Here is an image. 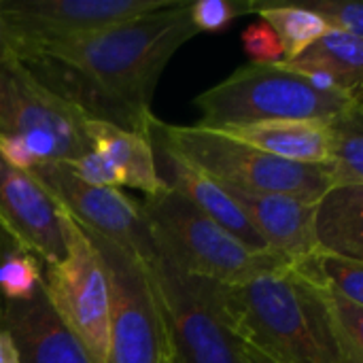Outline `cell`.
<instances>
[{
  "instance_id": "4fadbf2b",
  "label": "cell",
  "mask_w": 363,
  "mask_h": 363,
  "mask_svg": "<svg viewBox=\"0 0 363 363\" xmlns=\"http://www.w3.org/2000/svg\"><path fill=\"white\" fill-rule=\"evenodd\" d=\"M0 230L45 264H55L66 257L60 204L30 172L15 170L2 160Z\"/></svg>"
},
{
  "instance_id": "d6986e66",
  "label": "cell",
  "mask_w": 363,
  "mask_h": 363,
  "mask_svg": "<svg viewBox=\"0 0 363 363\" xmlns=\"http://www.w3.org/2000/svg\"><path fill=\"white\" fill-rule=\"evenodd\" d=\"M281 64L289 70L328 72L338 81V85L347 94L362 96L363 38H357L349 32L330 28L300 57Z\"/></svg>"
},
{
  "instance_id": "7402d4cb",
  "label": "cell",
  "mask_w": 363,
  "mask_h": 363,
  "mask_svg": "<svg viewBox=\"0 0 363 363\" xmlns=\"http://www.w3.org/2000/svg\"><path fill=\"white\" fill-rule=\"evenodd\" d=\"M289 268L308 283L336 291L353 304L363 306V262H353L323 249H315Z\"/></svg>"
},
{
  "instance_id": "30bf717a",
  "label": "cell",
  "mask_w": 363,
  "mask_h": 363,
  "mask_svg": "<svg viewBox=\"0 0 363 363\" xmlns=\"http://www.w3.org/2000/svg\"><path fill=\"white\" fill-rule=\"evenodd\" d=\"M28 172L81 228L108 238L143 264L155 257L153 236L140 211V202L123 196L119 189L83 183L62 162H38Z\"/></svg>"
},
{
  "instance_id": "d4e9b609",
  "label": "cell",
  "mask_w": 363,
  "mask_h": 363,
  "mask_svg": "<svg viewBox=\"0 0 363 363\" xmlns=\"http://www.w3.org/2000/svg\"><path fill=\"white\" fill-rule=\"evenodd\" d=\"M242 13H251V0H198L189 4V17L198 32H223Z\"/></svg>"
},
{
  "instance_id": "ba28073f",
  "label": "cell",
  "mask_w": 363,
  "mask_h": 363,
  "mask_svg": "<svg viewBox=\"0 0 363 363\" xmlns=\"http://www.w3.org/2000/svg\"><path fill=\"white\" fill-rule=\"evenodd\" d=\"M96 247L108 283L106 363H170L157 296L147 266L104 236L83 228Z\"/></svg>"
},
{
  "instance_id": "8992f818",
  "label": "cell",
  "mask_w": 363,
  "mask_h": 363,
  "mask_svg": "<svg viewBox=\"0 0 363 363\" xmlns=\"http://www.w3.org/2000/svg\"><path fill=\"white\" fill-rule=\"evenodd\" d=\"M85 113L47 87L21 60L0 55V134L19 138L38 162H72L91 143Z\"/></svg>"
},
{
  "instance_id": "6da1fadb",
  "label": "cell",
  "mask_w": 363,
  "mask_h": 363,
  "mask_svg": "<svg viewBox=\"0 0 363 363\" xmlns=\"http://www.w3.org/2000/svg\"><path fill=\"white\" fill-rule=\"evenodd\" d=\"M187 0L91 34L36 45L21 60L85 117L145 134L157 81L196 34Z\"/></svg>"
},
{
  "instance_id": "9c48e42d",
  "label": "cell",
  "mask_w": 363,
  "mask_h": 363,
  "mask_svg": "<svg viewBox=\"0 0 363 363\" xmlns=\"http://www.w3.org/2000/svg\"><path fill=\"white\" fill-rule=\"evenodd\" d=\"M60 228L66 242V257L45 264L43 291L81 342L91 363H106L108 355V283L102 259L83 228L60 206Z\"/></svg>"
},
{
  "instance_id": "44dd1931",
  "label": "cell",
  "mask_w": 363,
  "mask_h": 363,
  "mask_svg": "<svg viewBox=\"0 0 363 363\" xmlns=\"http://www.w3.org/2000/svg\"><path fill=\"white\" fill-rule=\"evenodd\" d=\"M332 140L328 172L332 187L363 185V104H357L330 121Z\"/></svg>"
},
{
  "instance_id": "7c38bea8",
  "label": "cell",
  "mask_w": 363,
  "mask_h": 363,
  "mask_svg": "<svg viewBox=\"0 0 363 363\" xmlns=\"http://www.w3.org/2000/svg\"><path fill=\"white\" fill-rule=\"evenodd\" d=\"M145 136L149 138V145L153 151L155 172L168 191H174L187 202H191L198 211H202L223 230L234 234L249 249L270 251L266 242L259 238V234L253 230V225L249 223L247 215L225 194V189L217 181H213L208 174H204L200 168H196L191 162H187L170 145L164 132V121L157 119L153 113L147 117Z\"/></svg>"
},
{
  "instance_id": "5b68a950",
  "label": "cell",
  "mask_w": 363,
  "mask_h": 363,
  "mask_svg": "<svg viewBox=\"0 0 363 363\" xmlns=\"http://www.w3.org/2000/svg\"><path fill=\"white\" fill-rule=\"evenodd\" d=\"M164 132L187 162L223 187L281 194L306 204H317L332 187L325 166L291 164L198 125L164 123Z\"/></svg>"
},
{
  "instance_id": "277c9868",
  "label": "cell",
  "mask_w": 363,
  "mask_h": 363,
  "mask_svg": "<svg viewBox=\"0 0 363 363\" xmlns=\"http://www.w3.org/2000/svg\"><path fill=\"white\" fill-rule=\"evenodd\" d=\"M200 111L198 128L219 130L279 119L332 121L345 111L362 104L347 94H323L302 74L277 64H247L221 83L194 98Z\"/></svg>"
},
{
  "instance_id": "8fae6325",
  "label": "cell",
  "mask_w": 363,
  "mask_h": 363,
  "mask_svg": "<svg viewBox=\"0 0 363 363\" xmlns=\"http://www.w3.org/2000/svg\"><path fill=\"white\" fill-rule=\"evenodd\" d=\"M177 2L179 0H2V13L19 43L17 60H23L36 45L113 28Z\"/></svg>"
},
{
  "instance_id": "f1b7e54d",
  "label": "cell",
  "mask_w": 363,
  "mask_h": 363,
  "mask_svg": "<svg viewBox=\"0 0 363 363\" xmlns=\"http://www.w3.org/2000/svg\"><path fill=\"white\" fill-rule=\"evenodd\" d=\"M0 160L6 166L15 170H23V172L32 170L38 164V160L34 157V153L28 149L23 140L13 138V136H2V134H0Z\"/></svg>"
},
{
  "instance_id": "e0dca14e",
  "label": "cell",
  "mask_w": 363,
  "mask_h": 363,
  "mask_svg": "<svg viewBox=\"0 0 363 363\" xmlns=\"http://www.w3.org/2000/svg\"><path fill=\"white\" fill-rule=\"evenodd\" d=\"M317 247L363 262V185L330 187L315 204Z\"/></svg>"
},
{
  "instance_id": "cb8c5ba5",
  "label": "cell",
  "mask_w": 363,
  "mask_h": 363,
  "mask_svg": "<svg viewBox=\"0 0 363 363\" xmlns=\"http://www.w3.org/2000/svg\"><path fill=\"white\" fill-rule=\"evenodd\" d=\"M323 291L342 363H363V306L349 302L336 291Z\"/></svg>"
},
{
  "instance_id": "603a6c76",
  "label": "cell",
  "mask_w": 363,
  "mask_h": 363,
  "mask_svg": "<svg viewBox=\"0 0 363 363\" xmlns=\"http://www.w3.org/2000/svg\"><path fill=\"white\" fill-rule=\"evenodd\" d=\"M40 289V259L0 230V300L26 302Z\"/></svg>"
},
{
  "instance_id": "3957f363",
  "label": "cell",
  "mask_w": 363,
  "mask_h": 363,
  "mask_svg": "<svg viewBox=\"0 0 363 363\" xmlns=\"http://www.w3.org/2000/svg\"><path fill=\"white\" fill-rule=\"evenodd\" d=\"M155 251L183 272L221 285H242L289 268L274 251H253L174 191L140 202Z\"/></svg>"
},
{
  "instance_id": "ffe728a7",
  "label": "cell",
  "mask_w": 363,
  "mask_h": 363,
  "mask_svg": "<svg viewBox=\"0 0 363 363\" xmlns=\"http://www.w3.org/2000/svg\"><path fill=\"white\" fill-rule=\"evenodd\" d=\"M251 13H257L279 36L283 45V62L300 57L311 45H315L328 30V21L308 6L279 4L251 0Z\"/></svg>"
},
{
  "instance_id": "2e32d148",
  "label": "cell",
  "mask_w": 363,
  "mask_h": 363,
  "mask_svg": "<svg viewBox=\"0 0 363 363\" xmlns=\"http://www.w3.org/2000/svg\"><path fill=\"white\" fill-rule=\"evenodd\" d=\"M257 151L291 164L325 166L332 140L330 121L321 119H279L215 130Z\"/></svg>"
},
{
  "instance_id": "7a4b0ae2",
  "label": "cell",
  "mask_w": 363,
  "mask_h": 363,
  "mask_svg": "<svg viewBox=\"0 0 363 363\" xmlns=\"http://www.w3.org/2000/svg\"><path fill=\"white\" fill-rule=\"evenodd\" d=\"M232 334L274 363H342L325 291L291 268L242 285L215 283Z\"/></svg>"
},
{
  "instance_id": "83f0119b",
  "label": "cell",
  "mask_w": 363,
  "mask_h": 363,
  "mask_svg": "<svg viewBox=\"0 0 363 363\" xmlns=\"http://www.w3.org/2000/svg\"><path fill=\"white\" fill-rule=\"evenodd\" d=\"M242 47L251 57V64H277L283 62V45L277 32L266 21H253L242 32Z\"/></svg>"
},
{
  "instance_id": "f546056e",
  "label": "cell",
  "mask_w": 363,
  "mask_h": 363,
  "mask_svg": "<svg viewBox=\"0 0 363 363\" xmlns=\"http://www.w3.org/2000/svg\"><path fill=\"white\" fill-rule=\"evenodd\" d=\"M17 53H19V43H17L11 26L4 19L2 0H0V55H15L17 57Z\"/></svg>"
},
{
  "instance_id": "4dcf8cb0",
  "label": "cell",
  "mask_w": 363,
  "mask_h": 363,
  "mask_svg": "<svg viewBox=\"0 0 363 363\" xmlns=\"http://www.w3.org/2000/svg\"><path fill=\"white\" fill-rule=\"evenodd\" d=\"M0 363H19V353L15 349V342L4 330H0Z\"/></svg>"
},
{
  "instance_id": "9a60e30c",
  "label": "cell",
  "mask_w": 363,
  "mask_h": 363,
  "mask_svg": "<svg viewBox=\"0 0 363 363\" xmlns=\"http://www.w3.org/2000/svg\"><path fill=\"white\" fill-rule=\"evenodd\" d=\"M223 189L247 215L249 223L266 242V247L289 264L317 249L315 204H306L281 194H255L232 187Z\"/></svg>"
},
{
  "instance_id": "4316f807",
  "label": "cell",
  "mask_w": 363,
  "mask_h": 363,
  "mask_svg": "<svg viewBox=\"0 0 363 363\" xmlns=\"http://www.w3.org/2000/svg\"><path fill=\"white\" fill-rule=\"evenodd\" d=\"M304 6L323 17L330 28L363 38V2L359 0H315Z\"/></svg>"
},
{
  "instance_id": "5bb4252c",
  "label": "cell",
  "mask_w": 363,
  "mask_h": 363,
  "mask_svg": "<svg viewBox=\"0 0 363 363\" xmlns=\"http://www.w3.org/2000/svg\"><path fill=\"white\" fill-rule=\"evenodd\" d=\"M0 330L19 353V363H91L40 289L26 302L0 300Z\"/></svg>"
},
{
  "instance_id": "484cf974",
  "label": "cell",
  "mask_w": 363,
  "mask_h": 363,
  "mask_svg": "<svg viewBox=\"0 0 363 363\" xmlns=\"http://www.w3.org/2000/svg\"><path fill=\"white\" fill-rule=\"evenodd\" d=\"M68 166V170L81 179L87 185L94 187H106V189H117L123 187V174L121 170L100 151L91 149L85 155L72 160V162H62Z\"/></svg>"
},
{
  "instance_id": "ac0fdd59",
  "label": "cell",
  "mask_w": 363,
  "mask_h": 363,
  "mask_svg": "<svg viewBox=\"0 0 363 363\" xmlns=\"http://www.w3.org/2000/svg\"><path fill=\"white\" fill-rule=\"evenodd\" d=\"M85 134L91 149L104 153L123 174V185L140 189L149 196L168 191L155 172L149 138L138 132L117 128L102 119H85Z\"/></svg>"
},
{
  "instance_id": "52a82bcc",
  "label": "cell",
  "mask_w": 363,
  "mask_h": 363,
  "mask_svg": "<svg viewBox=\"0 0 363 363\" xmlns=\"http://www.w3.org/2000/svg\"><path fill=\"white\" fill-rule=\"evenodd\" d=\"M145 266L164 319L170 363H245L240 340L219 313L213 281L183 272L157 251Z\"/></svg>"
},
{
  "instance_id": "1f68e13d",
  "label": "cell",
  "mask_w": 363,
  "mask_h": 363,
  "mask_svg": "<svg viewBox=\"0 0 363 363\" xmlns=\"http://www.w3.org/2000/svg\"><path fill=\"white\" fill-rule=\"evenodd\" d=\"M240 353H242V362L245 363H274L272 359H268L264 353H259L257 349H253L251 345L240 340Z\"/></svg>"
}]
</instances>
